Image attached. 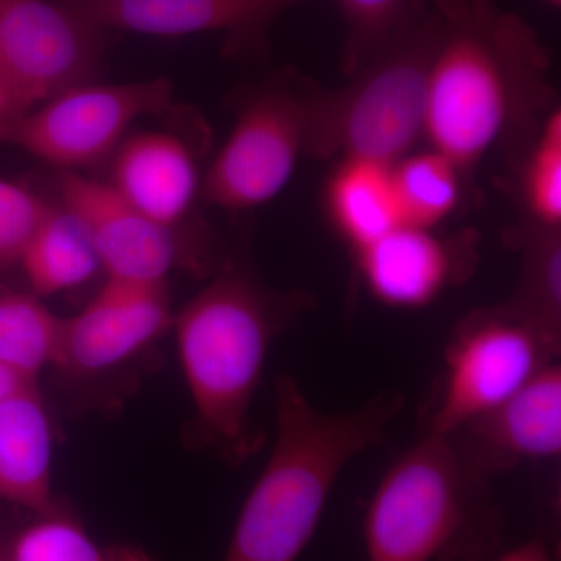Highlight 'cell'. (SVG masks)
Returning <instances> with one entry per match:
<instances>
[{"label": "cell", "instance_id": "cell-10", "mask_svg": "<svg viewBox=\"0 0 561 561\" xmlns=\"http://www.w3.org/2000/svg\"><path fill=\"white\" fill-rule=\"evenodd\" d=\"M165 283L106 278L87 308L62 323L60 367L98 373L116 367L172 328Z\"/></svg>", "mask_w": 561, "mask_h": 561}, {"label": "cell", "instance_id": "cell-26", "mask_svg": "<svg viewBox=\"0 0 561 561\" xmlns=\"http://www.w3.org/2000/svg\"><path fill=\"white\" fill-rule=\"evenodd\" d=\"M493 561H553L548 545L541 538L524 542L518 548L502 553Z\"/></svg>", "mask_w": 561, "mask_h": 561}, {"label": "cell", "instance_id": "cell-27", "mask_svg": "<svg viewBox=\"0 0 561 561\" xmlns=\"http://www.w3.org/2000/svg\"><path fill=\"white\" fill-rule=\"evenodd\" d=\"M35 383L0 362V404Z\"/></svg>", "mask_w": 561, "mask_h": 561}, {"label": "cell", "instance_id": "cell-24", "mask_svg": "<svg viewBox=\"0 0 561 561\" xmlns=\"http://www.w3.org/2000/svg\"><path fill=\"white\" fill-rule=\"evenodd\" d=\"M7 561H106L83 526L68 513L36 515L11 542Z\"/></svg>", "mask_w": 561, "mask_h": 561}, {"label": "cell", "instance_id": "cell-22", "mask_svg": "<svg viewBox=\"0 0 561 561\" xmlns=\"http://www.w3.org/2000/svg\"><path fill=\"white\" fill-rule=\"evenodd\" d=\"M523 198L531 225L561 227V113L552 108L534 135L523 172Z\"/></svg>", "mask_w": 561, "mask_h": 561}, {"label": "cell", "instance_id": "cell-1", "mask_svg": "<svg viewBox=\"0 0 561 561\" xmlns=\"http://www.w3.org/2000/svg\"><path fill=\"white\" fill-rule=\"evenodd\" d=\"M440 38L427 80L424 136L467 175L515 133L540 128L551 51L494 0H434Z\"/></svg>", "mask_w": 561, "mask_h": 561}, {"label": "cell", "instance_id": "cell-23", "mask_svg": "<svg viewBox=\"0 0 561 561\" xmlns=\"http://www.w3.org/2000/svg\"><path fill=\"white\" fill-rule=\"evenodd\" d=\"M345 22L342 69L359 72L404 24L420 0H337Z\"/></svg>", "mask_w": 561, "mask_h": 561}, {"label": "cell", "instance_id": "cell-8", "mask_svg": "<svg viewBox=\"0 0 561 561\" xmlns=\"http://www.w3.org/2000/svg\"><path fill=\"white\" fill-rule=\"evenodd\" d=\"M309 91V81L291 77L243 106L202 181L206 202L228 210L256 208L289 184L308 154Z\"/></svg>", "mask_w": 561, "mask_h": 561}, {"label": "cell", "instance_id": "cell-25", "mask_svg": "<svg viewBox=\"0 0 561 561\" xmlns=\"http://www.w3.org/2000/svg\"><path fill=\"white\" fill-rule=\"evenodd\" d=\"M49 208V203L28 187L0 179V268L20 264Z\"/></svg>", "mask_w": 561, "mask_h": 561}, {"label": "cell", "instance_id": "cell-5", "mask_svg": "<svg viewBox=\"0 0 561 561\" xmlns=\"http://www.w3.org/2000/svg\"><path fill=\"white\" fill-rule=\"evenodd\" d=\"M440 38L432 3L420 0L381 51L341 90L311 84L308 154L397 164L424 136L427 80Z\"/></svg>", "mask_w": 561, "mask_h": 561}, {"label": "cell", "instance_id": "cell-19", "mask_svg": "<svg viewBox=\"0 0 561 561\" xmlns=\"http://www.w3.org/2000/svg\"><path fill=\"white\" fill-rule=\"evenodd\" d=\"M62 323L35 294L0 291V362L36 382L60 360Z\"/></svg>", "mask_w": 561, "mask_h": 561}, {"label": "cell", "instance_id": "cell-9", "mask_svg": "<svg viewBox=\"0 0 561 561\" xmlns=\"http://www.w3.org/2000/svg\"><path fill=\"white\" fill-rule=\"evenodd\" d=\"M103 32L62 2L0 0V80L31 108L90 83Z\"/></svg>", "mask_w": 561, "mask_h": 561}, {"label": "cell", "instance_id": "cell-13", "mask_svg": "<svg viewBox=\"0 0 561 561\" xmlns=\"http://www.w3.org/2000/svg\"><path fill=\"white\" fill-rule=\"evenodd\" d=\"M309 0H62L102 31L150 36L224 32L241 47L264 38L280 14Z\"/></svg>", "mask_w": 561, "mask_h": 561}, {"label": "cell", "instance_id": "cell-17", "mask_svg": "<svg viewBox=\"0 0 561 561\" xmlns=\"http://www.w3.org/2000/svg\"><path fill=\"white\" fill-rule=\"evenodd\" d=\"M332 224L354 253L402 227L393 165L345 158L332 172L327 190Z\"/></svg>", "mask_w": 561, "mask_h": 561}, {"label": "cell", "instance_id": "cell-14", "mask_svg": "<svg viewBox=\"0 0 561 561\" xmlns=\"http://www.w3.org/2000/svg\"><path fill=\"white\" fill-rule=\"evenodd\" d=\"M467 243L424 228L402 227L357 251V265L376 300L398 309L424 308L470 268Z\"/></svg>", "mask_w": 561, "mask_h": 561}, {"label": "cell", "instance_id": "cell-30", "mask_svg": "<svg viewBox=\"0 0 561 561\" xmlns=\"http://www.w3.org/2000/svg\"><path fill=\"white\" fill-rule=\"evenodd\" d=\"M546 3H549V5H552V7H560L561 5V0H545Z\"/></svg>", "mask_w": 561, "mask_h": 561}, {"label": "cell", "instance_id": "cell-20", "mask_svg": "<svg viewBox=\"0 0 561 561\" xmlns=\"http://www.w3.org/2000/svg\"><path fill=\"white\" fill-rule=\"evenodd\" d=\"M522 249L518 284L502 308L561 342L560 230L531 225L524 234Z\"/></svg>", "mask_w": 561, "mask_h": 561}, {"label": "cell", "instance_id": "cell-3", "mask_svg": "<svg viewBox=\"0 0 561 561\" xmlns=\"http://www.w3.org/2000/svg\"><path fill=\"white\" fill-rule=\"evenodd\" d=\"M239 268L220 273L173 317L181 370L203 437L227 459L256 449L251 405L272 343L308 306Z\"/></svg>", "mask_w": 561, "mask_h": 561}, {"label": "cell", "instance_id": "cell-31", "mask_svg": "<svg viewBox=\"0 0 561 561\" xmlns=\"http://www.w3.org/2000/svg\"><path fill=\"white\" fill-rule=\"evenodd\" d=\"M0 561H7L5 556L0 557Z\"/></svg>", "mask_w": 561, "mask_h": 561}, {"label": "cell", "instance_id": "cell-4", "mask_svg": "<svg viewBox=\"0 0 561 561\" xmlns=\"http://www.w3.org/2000/svg\"><path fill=\"white\" fill-rule=\"evenodd\" d=\"M490 481L453 435L426 432L373 493L362 527L367 561H489L505 527Z\"/></svg>", "mask_w": 561, "mask_h": 561}, {"label": "cell", "instance_id": "cell-6", "mask_svg": "<svg viewBox=\"0 0 561 561\" xmlns=\"http://www.w3.org/2000/svg\"><path fill=\"white\" fill-rule=\"evenodd\" d=\"M172 106L173 84L165 77L90 81L0 122V146L27 151L61 172H77L113 157L135 122Z\"/></svg>", "mask_w": 561, "mask_h": 561}, {"label": "cell", "instance_id": "cell-29", "mask_svg": "<svg viewBox=\"0 0 561 561\" xmlns=\"http://www.w3.org/2000/svg\"><path fill=\"white\" fill-rule=\"evenodd\" d=\"M106 561H153L146 553L133 551V549H122L106 556Z\"/></svg>", "mask_w": 561, "mask_h": 561}, {"label": "cell", "instance_id": "cell-16", "mask_svg": "<svg viewBox=\"0 0 561 561\" xmlns=\"http://www.w3.org/2000/svg\"><path fill=\"white\" fill-rule=\"evenodd\" d=\"M51 468L54 434L35 383L0 404V500L35 515L57 511Z\"/></svg>", "mask_w": 561, "mask_h": 561}, {"label": "cell", "instance_id": "cell-18", "mask_svg": "<svg viewBox=\"0 0 561 561\" xmlns=\"http://www.w3.org/2000/svg\"><path fill=\"white\" fill-rule=\"evenodd\" d=\"M20 265L36 297L60 294L94 278L101 257L87 227L61 205L50 206Z\"/></svg>", "mask_w": 561, "mask_h": 561}, {"label": "cell", "instance_id": "cell-2", "mask_svg": "<svg viewBox=\"0 0 561 561\" xmlns=\"http://www.w3.org/2000/svg\"><path fill=\"white\" fill-rule=\"evenodd\" d=\"M275 393V443L224 561H297L346 465L382 440L402 405L400 394L381 391L353 411L323 412L289 376L276 379Z\"/></svg>", "mask_w": 561, "mask_h": 561}, {"label": "cell", "instance_id": "cell-28", "mask_svg": "<svg viewBox=\"0 0 561 561\" xmlns=\"http://www.w3.org/2000/svg\"><path fill=\"white\" fill-rule=\"evenodd\" d=\"M27 110H31V106L0 80V122L10 119Z\"/></svg>", "mask_w": 561, "mask_h": 561}, {"label": "cell", "instance_id": "cell-7", "mask_svg": "<svg viewBox=\"0 0 561 561\" xmlns=\"http://www.w3.org/2000/svg\"><path fill=\"white\" fill-rule=\"evenodd\" d=\"M560 342L497 306L467 317L445 354L426 432L451 435L516 393L556 362Z\"/></svg>", "mask_w": 561, "mask_h": 561}, {"label": "cell", "instance_id": "cell-15", "mask_svg": "<svg viewBox=\"0 0 561 561\" xmlns=\"http://www.w3.org/2000/svg\"><path fill=\"white\" fill-rule=\"evenodd\" d=\"M111 158L110 186L144 216L175 230L202 190L191 147L169 133L140 131L128 135Z\"/></svg>", "mask_w": 561, "mask_h": 561}, {"label": "cell", "instance_id": "cell-12", "mask_svg": "<svg viewBox=\"0 0 561 561\" xmlns=\"http://www.w3.org/2000/svg\"><path fill=\"white\" fill-rule=\"evenodd\" d=\"M486 476L561 453V368L546 365L508 400L451 434Z\"/></svg>", "mask_w": 561, "mask_h": 561}, {"label": "cell", "instance_id": "cell-21", "mask_svg": "<svg viewBox=\"0 0 561 561\" xmlns=\"http://www.w3.org/2000/svg\"><path fill=\"white\" fill-rule=\"evenodd\" d=\"M463 176L449 158L432 149L409 153L393 164L402 224L434 230L459 205Z\"/></svg>", "mask_w": 561, "mask_h": 561}, {"label": "cell", "instance_id": "cell-11", "mask_svg": "<svg viewBox=\"0 0 561 561\" xmlns=\"http://www.w3.org/2000/svg\"><path fill=\"white\" fill-rule=\"evenodd\" d=\"M62 208L87 227L106 278L164 283L179 262L175 230L144 216L108 183L79 172H61Z\"/></svg>", "mask_w": 561, "mask_h": 561}]
</instances>
